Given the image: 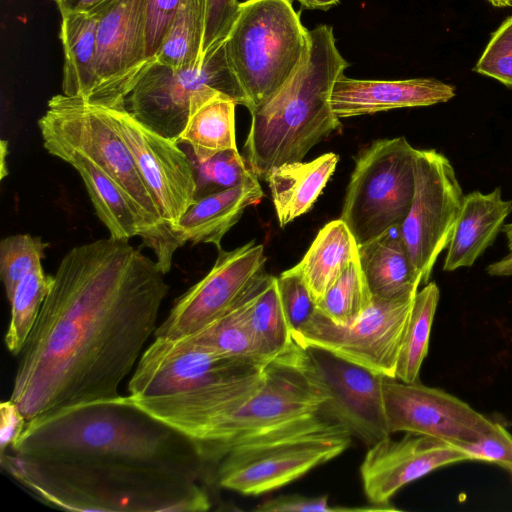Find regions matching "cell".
<instances>
[{
    "label": "cell",
    "instance_id": "14",
    "mask_svg": "<svg viewBox=\"0 0 512 512\" xmlns=\"http://www.w3.org/2000/svg\"><path fill=\"white\" fill-rule=\"evenodd\" d=\"M147 0H108L99 13L96 82L91 103L126 108V98L153 60L146 52ZM91 12V11H90Z\"/></svg>",
    "mask_w": 512,
    "mask_h": 512
},
{
    "label": "cell",
    "instance_id": "39",
    "mask_svg": "<svg viewBox=\"0 0 512 512\" xmlns=\"http://www.w3.org/2000/svg\"><path fill=\"white\" fill-rule=\"evenodd\" d=\"M467 453L470 460L497 464L506 469L512 477V435L504 426L495 424V429L475 442L457 444Z\"/></svg>",
    "mask_w": 512,
    "mask_h": 512
},
{
    "label": "cell",
    "instance_id": "10",
    "mask_svg": "<svg viewBox=\"0 0 512 512\" xmlns=\"http://www.w3.org/2000/svg\"><path fill=\"white\" fill-rule=\"evenodd\" d=\"M351 438L343 427L331 423L232 451L218 462V483L244 495L276 490L342 454Z\"/></svg>",
    "mask_w": 512,
    "mask_h": 512
},
{
    "label": "cell",
    "instance_id": "44",
    "mask_svg": "<svg viewBox=\"0 0 512 512\" xmlns=\"http://www.w3.org/2000/svg\"><path fill=\"white\" fill-rule=\"evenodd\" d=\"M508 249L509 251L504 257L488 265L486 269L488 274L491 276L512 275V247Z\"/></svg>",
    "mask_w": 512,
    "mask_h": 512
},
{
    "label": "cell",
    "instance_id": "13",
    "mask_svg": "<svg viewBox=\"0 0 512 512\" xmlns=\"http://www.w3.org/2000/svg\"><path fill=\"white\" fill-rule=\"evenodd\" d=\"M266 365L220 355L188 338L155 337L140 356L128 390L137 398L173 395L261 373Z\"/></svg>",
    "mask_w": 512,
    "mask_h": 512
},
{
    "label": "cell",
    "instance_id": "29",
    "mask_svg": "<svg viewBox=\"0 0 512 512\" xmlns=\"http://www.w3.org/2000/svg\"><path fill=\"white\" fill-rule=\"evenodd\" d=\"M267 274L262 273L228 313L185 338L220 355L268 364L257 348L249 323L250 307Z\"/></svg>",
    "mask_w": 512,
    "mask_h": 512
},
{
    "label": "cell",
    "instance_id": "4",
    "mask_svg": "<svg viewBox=\"0 0 512 512\" xmlns=\"http://www.w3.org/2000/svg\"><path fill=\"white\" fill-rule=\"evenodd\" d=\"M2 467L42 500L75 511H193L196 491L170 467L95 469L6 454Z\"/></svg>",
    "mask_w": 512,
    "mask_h": 512
},
{
    "label": "cell",
    "instance_id": "18",
    "mask_svg": "<svg viewBox=\"0 0 512 512\" xmlns=\"http://www.w3.org/2000/svg\"><path fill=\"white\" fill-rule=\"evenodd\" d=\"M303 348L328 393L319 414L343 427L368 448L390 436L384 413L383 376L326 350Z\"/></svg>",
    "mask_w": 512,
    "mask_h": 512
},
{
    "label": "cell",
    "instance_id": "27",
    "mask_svg": "<svg viewBox=\"0 0 512 512\" xmlns=\"http://www.w3.org/2000/svg\"><path fill=\"white\" fill-rule=\"evenodd\" d=\"M358 258V245L341 220L327 223L317 234L302 260L294 266L317 303Z\"/></svg>",
    "mask_w": 512,
    "mask_h": 512
},
{
    "label": "cell",
    "instance_id": "7",
    "mask_svg": "<svg viewBox=\"0 0 512 512\" xmlns=\"http://www.w3.org/2000/svg\"><path fill=\"white\" fill-rule=\"evenodd\" d=\"M327 398L304 348L295 342L265 366L258 391L210 430L193 450L200 458L218 463L259 437L319 416Z\"/></svg>",
    "mask_w": 512,
    "mask_h": 512
},
{
    "label": "cell",
    "instance_id": "46",
    "mask_svg": "<svg viewBox=\"0 0 512 512\" xmlns=\"http://www.w3.org/2000/svg\"><path fill=\"white\" fill-rule=\"evenodd\" d=\"M7 144L8 142L5 140H2L1 142V179H3L7 174L6 164H5V158L7 154Z\"/></svg>",
    "mask_w": 512,
    "mask_h": 512
},
{
    "label": "cell",
    "instance_id": "25",
    "mask_svg": "<svg viewBox=\"0 0 512 512\" xmlns=\"http://www.w3.org/2000/svg\"><path fill=\"white\" fill-rule=\"evenodd\" d=\"M99 13L61 14L59 39L64 63L62 93L88 100L96 82V47Z\"/></svg>",
    "mask_w": 512,
    "mask_h": 512
},
{
    "label": "cell",
    "instance_id": "45",
    "mask_svg": "<svg viewBox=\"0 0 512 512\" xmlns=\"http://www.w3.org/2000/svg\"><path fill=\"white\" fill-rule=\"evenodd\" d=\"M307 9L328 10L336 5L339 0H296Z\"/></svg>",
    "mask_w": 512,
    "mask_h": 512
},
{
    "label": "cell",
    "instance_id": "5",
    "mask_svg": "<svg viewBox=\"0 0 512 512\" xmlns=\"http://www.w3.org/2000/svg\"><path fill=\"white\" fill-rule=\"evenodd\" d=\"M38 127L48 153L75 152L121 188L141 221L144 245L153 250L158 265L166 274L171 268L173 254L180 246L164 225L156 202L107 108L81 97L57 94L48 101Z\"/></svg>",
    "mask_w": 512,
    "mask_h": 512
},
{
    "label": "cell",
    "instance_id": "24",
    "mask_svg": "<svg viewBox=\"0 0 512 512\" xmlns=\"http://www.w3.org/2000/svg\"><path fill=\"white\" fill-rule=\"evenodd\" d=\"M358 260L372 297L415 295L422 284L398 235L387 232L358 246Z\"/></svg>",
    "mask_w": 512,
    "mask_h": 512
},
{
    "label": "cell",
    "instance_id": "15",
    "mask_svg": "<svg viewBox=\"0 0 512 512\" xmlns=\"http://www.w3.org/2000/svg\"><path fill=\"white\" fill-rule=\"evenodd\" d=\"M211 270L174 303L155 337L192 336L228 313L265 272L262 244L250 241L231 251L218 250Z\"/></svg>",
    "mask_w": 512,
    "mask_h": 512
},
{
    "label": "cell",
    "instance_id": "19",
    "mask_svg": "<svg viewBox=\"0 0 512 512\" xmlns=\"http://www.w3.org/2000/svg\"><path fill=\"white\" fill-rule=\"evenodd\" d=\"M468 460L467 453L452 443L406 433L400 440L388 436L369 447L360 475L371 505L396 510L390 500L403 486L437 468Z\"/></svg>",
    "mask_w": 512,
    "mask_h": 512
},
{
    "label": "cell",
    "instance_id": "37",
    "mask_svg": "<svg viewBox=\"0 0 512 512\" xmlns=\"http://www.w3.org/2000/svg\"><path fill=\"white\" fill-rule=\"evenodd\" d=\"M283 312L291 335L301 331L317 310L301 275L292 267L277 277ZM293 338V337H292Z\"/></svg>",
    "mask_w": 512,
    "mask_h": 512
},
{
    "label": "cell",
    "instance_id": "28",
    "mask_svg": "<svg viewBox=\"0 0 512 512\" xmlns=\"http://www.w3.org/2000/svg\"><path fill=\"white\" fill-rule=\"evenodd\" d=\"M236 105L234 99L218 93L192 110L177 142L192 148L197 163L223 151L237 150Z\"/></svg>",
    "mask_w": 512,
    "mask_h": 512
},
{
    "label": "cell",
    "instance_id": "12",
    "mask_svg": "<svg viewBox=\"0 0 512 512\" xmlns=\"http://www.w3.org/2000/svg\"><path fill=\"white\" fill-rule=\"evenodd\" d=\"M415 295L373 297L363 314L347 325L335 324L316 310L306 326L292 335L293 340L301 347L320 348L374 373L395 378Z\"/></svg>",
    "mask_w": 512,
    "mask_h": 512
},
{
    "label": "cell",
    "instance_id": "32",
    "mask_svg": "<svg viewBox=\"0 0 512 512\" xmlns=\"http://www.w3.org/2000/svg\"><path fill=\"white\" fill-rule=\"evenodd\" d=\"M206 0H180V4L156 60L172 68L202 62Z\"/></svg>",
    "mask_w": 512,
    "mask_h": 512
},
{
    "label": "cell",
    "instance_id": "31",
    "mask_svg": "<svg viewBox=\"0 0 512 512\" xmlns=\"http://www.w3.org/2000/svg\"><path fill=\"white\" fill-rule=\"evenodd\" d=\"M249 323L259 352L269 362L294 345L283 312L277 277L266 275L250 307Z\"/></svg>",
    "mask_w": 512,
    "mask_h": 512
},
{
    "label": "cell",
    "instance_id": "11",
    "mask_svg": "<svg viewBox=\"0 0 512 512\" xmlns=\"http://www.w3.org/2000/svg\"><path fill=\"white\" fill-rule=\"evenodd\" d=\"M463 196L449 159L434 149H416L413 198L398 236L424 284L448 246Z\"/></svg>",
    "mask_w": 512,
    "mask_h": 512
},
{
    "label": "cell",
    "instance_id": "20",
    "mask_svg": "<svg viewBox=\"0 0 512 512\" xmlns=\"http://www.w3.org/2000/svg\"><path fill=\"white\" fill-rule=\"evenodd\" d=\"M455 94L454 86L435 78L362 80L343 74L334 84L331 105L341 119L445 103Z\"/></svg>",
    "mask_w": 512,
    "mask_h": 512
},
{
    "label": "cell",
    "instance_id": "36",
    "mask_svg": "<svg viewBox=\"0 0 512 512\" xmlns=\"http://www.w3.org/2000/svg\"><path fill=\"white\" fill-rule=\"evenodd\" d=\"M197 164V187L199 184L202 188L211 187L214 188V192L258 179L238 149L220 152L211 159Z\"/></svg>",
    "mask_w": 512,
    "mask_h": 512
},
{
    "label": "cell",
    "instance_id": "41",
    "mask_svg": "<svg viewBox=\"0 0 512 512\" xmlns=\"http://www.w3.org/2000/svg\"><path fill=\"white\" fill-rule=\"evenodd\" d=\"M259 512H348V511H374L373 507L348 508L332 507L328 496L305 497L301 495H282L269 499L255 508Z\"/></svg>",
    "mask_w": 512,
    "mask_h": 512
},
{
    "label": "cell",
    "instance_id": "6",
    "mask_svg": "<svg viewBox=\"0 0 512 512\" xmlns=\"http://www.w3.org/2000/svg\"><path fill=\"white\" fill-rule=\"evenodd\" d=\"M224 47L251 112L299 68L308 51L309 30L290 0H246L239 2Z\"/></svg>",
    "mask_w": 512,
    "mask_h": 512
},
{
    "label": "cell",
    "instance_id": "2",
    "mask_svg": "<svg viewBox=\"0 0 512 512\" xmlns=\"http://www.w3.org/2000/svg\"><path fill=\"white\" fill-rule=\"evenodd\" d=\"M176 434L120 395L36 417L11 449L39 462L95 469L169 467L161 462Z\"/></svg>",
    "mask_w": 512,
    "mask_h": 512
},
{
    "label": "cell",
    "instance_id": "43",
    "mask_svg": "<svg viewBox=\"0 0 512 512\" xmlns=\"http://www.w3.org/2000/svg\"><path fill=\"white\" fill-rule=\"evenodd\" d=\"M60 14L71 12H90L108 0H53Z\"/></svg>",
    "mask_w": 512,
    "mask_h": 512
},
{
    "label": "cell",
    "instance_id": "21",
    "mask_svg": "<svg viewBox=\"0 0 512 512\" xmlns=\"http://www.w3.org/2000/svg\"><path fill=\"white\" fill-rule=\"evenodd\" d=\"M512 212L499 187L489 193L474 191L463 196L444 259L443 270L470 267L494 242Z\"/></svg>",
    "mask_w": 512,
    "mask_h": 512
},
{
    "label": "cell",
    "instance_id": "26",
    "mask_svg": "<svg viewBox=\"0 0 512 512\" xmlns=\"http://www.w3.org/2000/svg\"><path fill=\"white\" fill-rule=\"evenodd\" d=\"M53 156L70 164L80 175L95 213L109 231L110 237L130 240L143 236V227L129 199L121 188L86 158L72 151H59Z\"/></svg>",
    "mask_w": 512,
    "mask_h": 512
},
{
    "label": "cell",
    "instance_id": "40",
    "mask_svg": "<svg viewBox=\"0 0 512 512\" xmlns=\"http://www.w3.org/2000/svg\"><path fill=\"white\" fill-rule=\"evenodd\" d=\"M180 0H147L146 5V52L151 60L163 44L172 26Z\"/></svg>",
    "mask_w": 512,
    "mask_h": 512
},
{
    "label": "cell",
    "instance_id": "33",
    "mask_svg": "<svg viewBox=\"0 0 512 512\" xmlns=\"http://www.w3.org/2000/svg\"><path fill=\"white\" fill-rule=\"evenodd\" d=\"M54 276L45 274L42 265L28 273L17 284L9 300L10 323L5 345L12 355H20L49 294Z\"/></svg>",
    "mask_w": 512,
    "mask_h": 512
},
{
    "label": "cell",
    "instance_id": "23",
    "mask_svg": "<svg viewBox=\"0 0 512 512\" xmlns=\"http://www.w3.org/2000/svg\"><path fill=\"white\" fill-rule=\"evenodd\" d=\"M339 156L326 153L310 162L274 167L266 177L279 225L286 226L310 210L333 175Z\"/></svg>",
    "mask_w": 512,
    "mask_h": 512
},
{
    "label": "cell",
    "instance_id": "1",
    "mask_svg": "<svg viewBox=\"0 0 512 512\" xmlns=\"http://www.w3.org/2000/svg\"><path fill=\"white\" fill-rule=\"evenodd\" d=\"M157 261L112 237L72 248L20 353L10 399L28 421L120 396L169 291Z\"/></svg>",
    "mask_w": 512,
    "mask_h": 512
},
{
    "label": "cell",
    "instance_id": "42",
    "mask_svg": "<svg viewBox=\"0 0 512 512\" xmlns=\"http://www.w3.org/2000/svg\"><path fill=\"white\" fill-rule=\"evenodd\" d=\"M27 420L11 399L0 404V455L12 448L21 437Z\"/></svg>",
    "mask_w": 512,
    "mask_h": 512
},
{
    "label": "cell",
    "instance_id": "3",
    "mask_svg": "<svg viewBox=\"0 0 512 512\" xmlns=\"http://www.w3.org/2000/svg\"><path fill=\"white\" fill-rule=\"evenodd\" d=\"M348 66L330 25L309 30L308 51L299 68L250 112L244 148L258 178L266 180L274 167L301 161L313 146L341 127L331 94Z\"/></svg>",
    "mask_w": 512,
    "mask_h": 512
},
{
    "label": "cell",
    "instance_id": "35",
    "mask_svg": "<svg viewBox=\"0 0 512 512\" xmlns=\"http://www.w3.org/2000/svg\"><path fill=\"white\" fill-rule=\"evenodd\" d=\"M48 243L41 237L16 234L0 242V276L8 301L17 284L28 273L42 265Z\"/></svg>",
    "mask_w": 512,
    "mask_h": 512
},
{
    "label": "cell",
    "instance_id": "34",
    "mask_svg": "<svg viewBox=\"0 0 512 512\" xmlns=\"http://www.w3.org/2000/svg\"><path fill=\"white\" fill-rule=\"evenodd\" d=\"M372 299L357 258L349 263L317 303V311L335 324L347 325L363 314Z\"/></svg>",
    "mask_w": 512,
    "mask_h": 512
},
{
    "label": "cell",
    "instance_id": "38",
    "mask_svg": "<svg viewBox=\"0 0 512 512\" xmlns=\"http://www.w3.org/2000/svg\"><path fill=\"white\" fill-rule=\"evenodd\" d=\"M473 71L512 89V16L491 34Z\"/></svg>",
    "mask_w": 512,
    "mask_h": 512
},
{
    "label": "cell",
    "instance_id": "47",
    "mask_svg": "<svg viewBox=\"0 0 512 512\" xmlns=\"http://www.w3.org/2000/svg\"><path fill=\"white\" fill-rule=\"evenodd\" d=\"M492 6L497 8H508L512 7V0H486Z\"/></svg>",
    "mask_w": 512,
    "mask_h": 512
},
{
    "label": "cell",
    "instance_id": "30",
    "mask_svg": "<svg viewBox=\"0 0 512 512\" xmlns=\"http://www.w3.org/2000/svg\"><path fill=\"white\" fill-rule=\"evenodd\" d=\"M439 298L440 290L435 282L427 283L414 297L395 370V378L402 382L419 381Z\"/></svg>",
    "mask_w": 512,
    "mask_h": 512
},
{
    "label": "cell",
    "instance_id": "16",
    "mask_svg": "<svg viewBox=\"0 0 512 512\" xmlns=\"http://www.w3.org/2000/svg\"><path fill=\"white\" fill-rule=\"evenodd\" d=\"M105 107L131 152L164 225L174 236L178 221L196 200L194 165L178 142L154 132L126 108Z\"/></svg>",
    "mask_w": 512,
    "mask_h": 512
},
{
    "label": "cell",
    "instance_id": "8",
    "mask_svg": "<svg viewBox=\"0 0 512 512\" xmlns=\"http://www.w3.org/2000/svg\"><path fill=\"white\" fill-rule=\"evenodd\" d=\"M218 93L247 107L224 41L194 66L172 68L154 59L127 96L126 109L154 132L177 142L192 110Z\"/></svg>",
    "mask_w": 512,
    "mask_h": 512
},
{
    "label": "cell",
    "instance_id": "9",
    "mask_svg": "<svg viewBox=\"0 0 512 512\" xmlns=\"http://www.w3.org/2000/svg\"><path fill=\"white\" fill-rule=\"evenodd\" d=\"M416 149L403 136L373 142L357 158L340 219L358 246L401 225L414 193Z\"/></svg>",
    "mask_w": 512,
    "mask_h": 512
},
{
    "label": "cell",
    "instance_id": "17",
    "mask_svg": "<svg viewBox=\"0 0 512 512\" xmlns=\"http://www.w3.org/2000/svg\"><path fill=\"white\" fill-rule=\"evenodd\" d=\"M382 393L390 434L424 435L457 445L475 442L495 429L496 423L464 401L419 381L383 376Z\"/></svg>",
    "mask_w": 512,
    "mask_h": 512
},
{
    "label": "cell",
    "instance_id": "22",
    "mask_svg": "<svg viewBox=\"0 0 512 512\" xmlns=\"http://www.w3.org/2000/svg\"><path fill=\"white\" fill-rule=\"evenodd\" d=\"M264 193L258 179L196 198L174 228L179 246L213 244L221 249L225 234L240 220L245 209L257 204Z\"/></svg>",
    "mask_w": 512,
    "mask_h": 512
},
{
    "label": "cell",
    "instance_id": "48",
    "mask_svg": "<svg viewBox=\"0 0 512 512\" xmlns=\"http://www.w3.org/2000/svg\"><path fill=\"white\" fill-rule=\"evenodd\" d=\"M501 231L507 238L508 248L512 247V222L505 224Z\"/></svg>",
    "mask_w": 512,
    "mask_h": 512
}]
</instances>
